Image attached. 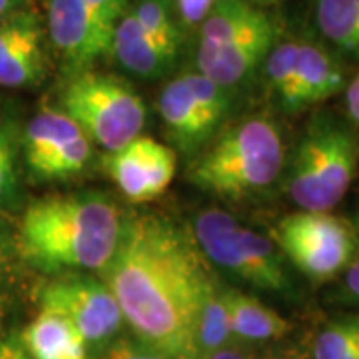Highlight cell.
I'll list each match as a JSON object with an SVG mask.
<instances>
[{"label": "cell", "instance_id": "6da1fadb", "mask_svg": "<svg viewBox=\"0 0 359 359\" xmlns=\"http://www.w3.org/2000/svg\"><path fill=\"white\" fill-rule=\"evenodd\" d=\"M210 271L192 236L162 216L136 214L124 216L102 282L138 341L172 359H200L196 313Z\"/></svg>", "mask_w": 359, "mask_h": 359}, {"label": "cell", "instance_id": "7a4b0ae2", "mask_svg": "<svg viewBox=\"0 0 359 359\" xmlns=\"http://www.w3.org/2000/svg\"><path fill=\"white\" fill-rule=\"evenodd\" d=\"M122 224L124 216L106 194H56L26 208L18 230V252L46 271H102L118 248Z\"/></svg>", "mask_w": 359, "mask_h": 359}, {"label": "cell", "instance_id": "3957f363", "mask_svg": "<svg viewBox=\"0 0 359 359\" xmlns=\"http://www.w3.org/2000/svg\"><path fill=\"white\" fill-rule=\"evenodd\" d=\"M283 168L280 130L266 118H248L228 128L194 162V186L222 198H244L271 186Z\"/></svg>", "mask_w": 359, "mask_h": 359}, {"label": "cell", "instance_id": "277c9868", "mask_svg": "<svg viewBox=\"0 0 359 359\" xmlns=\"http://www.w3.org/2000/svg\"><path fill=\"white\" fill-rule=\"evenodd\" d=\"M200 25V74L226 90L250 76L273 46L269 16L248 0H214Z\"/></svg>", "mask_w": 359, "mask_h": 359}, {"label": "cell", "instance_id": "5b68a950", "mask_svg": "<svg viewBox=\"0 0 359 359\" xmlns=\"http://www.w3.org/2000/svg\"><path fill=\"white\" fill-rule=\"evenodd\" d=\"M359 164L358 138L334 122H318L295 150L285 190L297 208L330 212L349 190Z\"/></svg>", "mask_w": 359, "mask_h": 359}, {"label": "cell", "instance_id": "8992f818", "mask_svg": "<svg viewBox=\"0 0 359 359\" xmlns=\"http://www.w3.org/2000/svg\"><path fill=\"white\" fill-rule=\"evenodd\" d=\"M62 112L106 152L138 138L146 122L142 98L122 78L100 72H74L60 92Z\"/></svg>", "mask_w": 359, "mask_h": 359}, {"label": "cell", "instance_id": "52a82bcc", "mask_svg": "<svg viewBox=\"0 0 359 359\" xmlns=\"http://www.w3.org/2000/svg\"><path fill=\"white\" fill-rule=\"evenodd\" d=\"M194 242L208 264L266 292L287 290L290 280L276 245L242 226L218 208L202 210L194 219Z\"/></svg>", "mask_w": 359, "mask_h": 359}, {"label": "cell", "instance_id": "ba28073f", "mask_svg": "<svg viewBox=\"0 0 359 359\" xmlns=\"http://www.w3.org/2000/svg\"><path fill=\"white\" fill-rule=\"evenodd\" d=\"M276 242L290 262L313 282L334 280L351 264L358 250L355 230L330 212L302 210L283 218L276 228Z\"/></svg>", "mask_w": 359, "mask_h": 359}, {"label": "cell", "instance_id": "9c48e42d", "mask_svg": "<svg viewBox=\"0 0 359 359\" xmlns=\"http://www.w3.org/2000/svg\"><path fill=\"white\" fill-rule=\"evenodd\" d=\"M158 110L174 142L192 154L216 134L228 110V96L226 88L204 74H186L166 84Z\"/></svg>", "mask_w": 359, "mask_h": 359}, {"label": "cell", "instance_id": "30bf717a", "mask_svg": "<svg viewBox=\"0 0 359 359\" xmlns=\"http://www.w3.org/2000/svg\"><path fill=\"white\" fill-rule=\"evenodd\" d=\"M40 306L65 316L92 346L110 341L124 325L114 294L102 280L68 278L48 283L42 290Z\"/></svg>", "mask_w": 359, "mask_h": 359}, {"label": "cell", "instance_id": "8fae6325", "mask_svg": "<svg viewBox=\"0 0 359 359\" xmlns=\"http://www.w3.org/2000/svg\"><path fill=\"white\" fill-rule=\"evenodd\" d=\"M102 168L130 202L144 204L162 196L172 184L176 154L154 138L138 136L120 150L104 156Z\"/></svg>", "mask_w": 359, "mask_h": 359}, {"label": "cell", "instance_id": "7c38bea8", "mask_svg": "<svg viewBox=\"0 0 359 359\" xmlns=\"http://www.w3.org/2000/svg\"><path fill=\"white\" fill-rule=\"evenodd\" d=\"M52 44L72 72L88 70L110 50L112 34L94 20L84 0H44Z\"/></svg>", "mask_w": 359, "mask_h": 359}, {"label": "cell", "instance_id": "4fadbf2b", "mask_svg": "<svg viewBox=\"0 0 359 359\" xmlns=\"http://www.w3.org/2000/svg\"><path fill=\"white\" fill-rule=\"evenodd\" d=\"M44 72V28L39 14L16 8L0 20V86H32Z\"/></svg>", "mask_w": 359, "mask_h": 359}, {"label": "cell", "instance_id": "5bb4252c", "mask_svg": "<svg viewBox=\"0 0 359 359\" xmlns=\"http://www.w3.org/2000/svg\"><path fill=\"white\" fill-rule=\"evenodd\" d=\"M344 88V72L325 50L316 44H299L297 65L290 88L282 98L287 110L327 100Z\"/></svg>", "mask_w": 359, "mask_h": 359}, {"label": "cell", "instance_id": "9a60e30c", "mask_svg": "<svg viewBox=\"0 0 359 359\" xmlns=\"http://www.w3.org/2000/svg\"><path fill=\"white\" fill-rule=\"evenodd\" d=\"M30 359H88V344L65 316L40 309L20 335Z\"/></svg>", "mask_w": 359, "mask_h": 359}, {"label": "cell", "instance_id": "2e32d148", "mask_svg": "<svg viewBox=\"0 0 359 359\" xmlns=\"http://www.w3.org/2000/svg\"><path fill=\"white\" fill-rule=\"evenodd\" d=\"M82 130L62 110H42L34 116L25 132V158L28 170L42 178L58 154Z\"/></svg>", "mask_w": 359, "mask_h": 359}, {"label": "cell", "instance_id": "e0dca14e", "mask_svg": "<svg viewBox=\"0 0 359 359\" xmlns=\"http://www.w3.org/2000/svg\"><path fill=\"white\" fill-rule=\"evenodd\" d=\"M224 297L233 341H273L282 339L292 332L290 321L254 295L224 285Z\"/></svg>", "mask_w": 359, "mask_h": 359}, {"label": "cell", "instance_id": "ac0fdd59", "mask_svg": "<svg viewBox=\"0 0 359 359\" xmlns=\"http://www.w3.org/2000/svg\"><path fill=\"white\" fill-rule=\"evenodd\" d=\"M110 50L114 52L116 60L122 68H126L134 76L160 78L174 66V62L144 32L130 6L116 25Z\"/></svg>", "mask_w": 359, "mask_h": 359}, {"label": "cell", "instance_id": "d6986e66", "mask_svg": "<svg viewBox=\"0 0 359 359\" xmlns=\"http://www.w3.org/2000/svg\"><path fill=\"white\" fill-rule=\"evenodd\" d=\"M230 344H233V337H231L230 318H228L226 297H224V285L210 271L202 287L198 313H196L198 355L200 359H204L210 353Z\"/></svg>", "mask_w": 359, "mask_h": 359}, {"label": "cell", "instance_id": "ffe728a7", "mask_svg": "<svg viewBox=\"0 0 359 359\" xmlns=\"http://www.w3.org/2000/svg\"><path fill=\"white\" fill-rule=\"evenodd\" d=\"M316 20L330 42L359 56V0H318Z\"/></svg>", "mask_w": 359, "mask_h": 359}, {"label": "cell", "instance_id": "44dd1931", "mask_svg": "<svg viewBox=\"0 0 359 359\" xmlns=\"http://www.w3.org/2000/svg\"><path fill=\"white\" fill-rule=\"evenodd\" d=\"M130 11L156 46L164 52L172 62H176L180 32L176 20L172 16L170 0H132Z\"/></svg>", "mask_w": 359, "mask_h": 359}, {"label": "cell", "instance_id": "7402d4cb", "mask_svg": "<svg viewBox=\"0 0 359 359\" xmlns=\"http://www.w3.org/2000/svg\"><path fill=\"white\" fill-rule=\"evenodd\" d=\"M313 359H359V316L323 325L313 341Z\"/></svg>", "mask_w": 359, "mask_h": 359}, {"label": "cell", "instance_id": "603a6c76", "mask_svg": "<svg viewBox=\"0 0 359 359\" xmlns=\"http://www.w3.org/2000/svg\"><path fill=\"white\" fill-rule=\"evenodd\" d=\"M297 42H282L278 46H271L266 56V76H268L269 88L273 90L280 100L285 96L295 74L297 65Z\"/></svg>", "mask_w": 359, "mask_h": 359}, {"label": "cell", "instance_id": "cb8c5ba5", "mask_svg": "<svg viewBox=\"0 0 359 359\" xmlns=\"http://www.w3.org/2000/svg\"><path fill=\"white\" fill-rule=\"evenodd\" d=\"M90 158H92V140L84 132H80L76 138H72L70 144L58 154V158L52 162L44 180L74 178L88 166Z\"/></svg>", "mask_w": 359, "mask_h": 359}, {"label": "cell", "instance_id": "d4e9b609", "mask_svg": "<svg viewBox=\"0 0 359 359\" xmlns=\"http://www.w3.org/2000/svg\"><path fill=\"white\" fill-rule=\"evenodd\" d=\"M16 190V142L11 128L0 122V205L11 204Z\"/></svg>", "mask_w": 359, "mask_h": 359}, {"label": "cell", "instance_id": "484cf974", "mask_svg": "<svg viewBox=\"0 0 359 359\" xmlns=\"http://www.w3.org/2000/svg\"><path fill=\"white\" fill-rule=\"evenodd\" d=\"M84 4L94 16V20L102 26L106 32L114 34L118 20L128 11L130 0H84Z\"/></svg>", "mask_w": 359, "mask_h": 359}, {"label": "cell", "instance_id": "4316f807", "mask_svg": "<svg viewBox=\"0 0 359 359\" xmlns=\"http://www.w3.org/2000/svg\"><path fill=\"white\" fill-rule=\"evenodd\" d=\"M102 359H172L138 339H116L106 347Z\"/></svg>", "mask_w": 359, "mask_h": 359}, {"label": "cell", "instance_id": "83f0119b", "mask_svg": "<svg viewBox=\"0 0 359 359\" xmlns=\"http://www.w3.org/2000/svg\"><path fill=\"white\" fill-rule=\"evenodd\" d=\"M16 248L18 244L14 242V236L8 230V224L0 216V285L8 280V276L13 271Z\"/></svg>", "mask_w": 359, "mask_h": 359}, {"label": "cell", "instance_id": "f1b7e54d", "mask_svg": "<svg viewBox=\"0 0 359 359\" xmlns=\"http://www.w3.org/2000/svg\"><path fill=\"white\" fill-rule=\"evenodd\" d=\"M214 0H178L180 16L186 25H200Z\"/></svg>", "mask_w": 359, "mask_h": 359}, {"label": "cell", "instance_id": "f546056e", "mask_svg": "<svg viewBox=\"0 0 359 359\" xmlns=\"http://www.w3.org/2000/svg\"><path fill=\"white\" fill-rule=\"evenodd\" d=\"M346 294L347 297L359 306V257L355 262H351L349 266H347V273H346Z\"/></svg>", "mask_w": 359, "mask_h": 359}, {"label": "cell", "instance_id": "4dcf8cb0", "mask_svg": "<svg viewBox=\"0 0 359 359\" xmlns=\"http://www.w3.org/2000/svg\"><path fill=\"white\" fill-rule=\"evenodd\" d=\"M0 359H30L20 344V337H8L0 341Z\"/></svg>", "mask_w": 359, "mask_h": 359}, {"label": "cell", "instance_id": "1f68e13d", "mask_svg": "<svg viewBox=\"0 0 359 359\" xmlns=\"http://www.w3.org/2000/svg\"><path fill=\"white\" fill-rule=\"evenodd\" d=\"M204 359H259L256 353H252L250 349H245V347H240V346H230L222 347L218 351H214V353H210L208 358Z\"/></svg>", "mask_w": 359, "mask_h": 359}, {"label": "cell", "instance_id": "d6a6232c", "mask_svg": "<svg viewBox=\"0 0 359 359\" xmlns=\"http://www.w3.org/2000/svg\"><path fill=\"white\" fill-rule=\"evenodd\" d=\"M346 102H347V112H349V116H351V120L359 124V74L353 78V80H351V84L347 86Z\"/></svg>", "mask_w": 359, "mask_h": 359}, {"label": "cell", "instance_id": "836d02e7", "mask_svg": "<svg viewBox=\"0 0 359 359\" xmlns=\"http://www.w3.org/2000/svg\"><path fill=\"white\" fill-rule=\"evenodd\" d=\"M20 4H22V0H0V20L14 13L16 8H20Z\"/></svg>", "mask_w": 359, "mask_h": 359}, {"label": "cell", "instance_id": "e575fe53", "mask_svg": "<svg viewBox=\"0 0 359 359\" xmlns=\"http://www.w3.org/2000/svg\"><path fill=\"white\" fill-rule=\"evenodd\" d=\"M264 2H269V0H264Z\"/></svg>", "mask_w": 359, "mask_h": 359}]
</instances>
